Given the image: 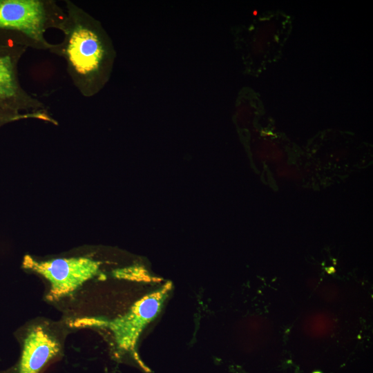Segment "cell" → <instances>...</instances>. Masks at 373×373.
<instances>
[{
	"instance_id": "obj_7",
	"label": "cell",
	"mask_w": 373,
	"mask_h": 373,
	"mask_svg": "<svg viewBox=\"0 0 373 373\" xmlns=\"http://www.w3.org/2000/svg\"><path fill=\"white\" fill-rule=\"evenodd\" d=\"M113 276L117 278L135 280L138 282H159L157 278H153L143 269L139 267H132L122 269H118L113 272Z\"/></svg>"
},
{
	"instance_id": "obj_3",
	"label": "cell",
	"mask_w": 373,
	"mask_h": 373,
	"mask_svg": "<svg viewBox=\"0 0 373 373\" xmlns=\"http://www.w3.org/2000/svg\"><path fill=\"white\" fill-rule=\"evenodd\" d=\"M50 20L40 0H0V44L21 45V39L51 48L44 39Z\"/></svg>"
},
{
	"instance_id": "obj_1",
	"label": "cell",
	"mask_w": 373,
	"mask_h": 373,
	"mask_svg": "<svg viewBox=\"0 0 373 373\" xmlns=\"http://www.w3.org/2000/svg\"><path fill=\"white\" fill-rule=\"evenodd\" d=\"M67 6L68 16L58 24L64 34L59 52L75 86L83 95L90 96L108 81L115 52L97 21L70 2Z\"/></svg>"
},
{
	"instance_id": "obj_2",
	"label": "cell",
	"mask_w": 373,
	"mask_h": 373,
	"mask_svg": "<svg viewBox=\"0 0 373 373\" xmlns=\"http://www.w3.org/2000/svg\"><path fill=\"white\" fill-rule=\"evenodd\" d=\"M172 288V283L166 282L137 300L124 314L112 320L102 316H86L75 319L71 326L108 329L113 336L117 356L120 358L128 354L142 370L149 372L140 359L136 345L144 329L160 312Z\"/></svg>"
},
{
	"instance_id": "obj_5",
	"label": "cell",
	"mask_w": 373,
	"mask_h": 373,
	"mask_svg": "<svg viewBox=\"0 0 373 373\" xmlns=\"http://www.w3.org/2000/svg\"><path fill=\"white\" fill-rule=\"evenodd\" d=\"M21 347L18 362L1 373H43L59 358L62 350L59 338L49 327L41 324L26 329Z\"/></svg>"
},
{
	"instance_id": "obj_9",
	"label": "cell",
	"mask_w": 373,
	"mask_h": 373,
	"mask_svg": "<svg viewBox=\"0 0 373 373\" xmlns=\"http://www.w3.org/2000/svg\"><path fill=\"white\" fill-rule=\"evenodd\" d=\"M314 373H321V372H314Z\"/></svg>"
},
{
	"instance_id": "obj_6",
	"label": "cell",
	"mask_w": 373,
	"mask_h": 373,
	"mask_svg": "<svg viewBox=\"0 0 373 373\" xmlns=\"http://www.w3.org/2000/svg\"><path fill=\"white\" fill-rule=\"evenodd\" d=\"M21 52L19 45L0 44V106L17 111L25 108L29 102L17 76Z\"/></svg>"
},
{
	"instance_id": "obj_4",
	"label": "cell",
	"mask_w": 373,
	"mask_h": 373,
	"mask_svg": "<svg viewBox=\"0 0 373 373\" xmlns=\"http://www.w3.org/2000/svg\"><path fill=\"white\" fill-rule=\"evenodd\" d=\"M100 262L86 257L56 258L38 261L25 256L23 267L33 271L50 283L46 298L54 301L68 296L99 272Z\"/></svg>"
},
{
	"instance_id": "obj_8",
	"label": "cell",
	"mask_w": 373,
	"mask_h": 373,
	"mask_svg": "<svg viewBox=\"0 0 373 373\" xmlns=\"http://www.w3.org/2000/svg\"><path fill=\"white\" fill-rule=\"evenodd\" d=\"M18 118L19 111L0 106V124Z\"/></svg>"
}]
</instances>
